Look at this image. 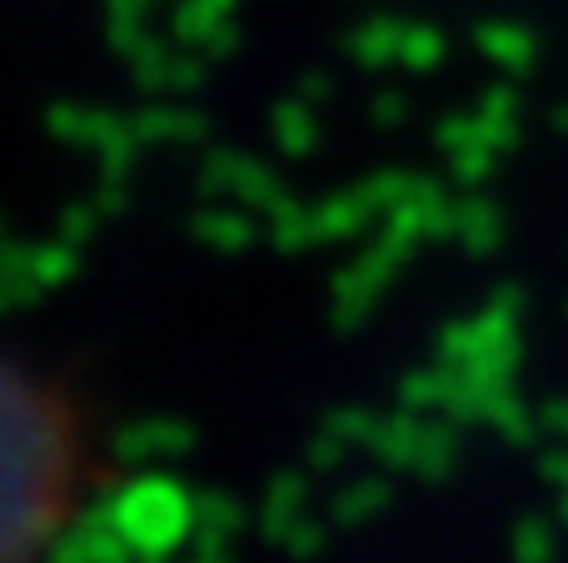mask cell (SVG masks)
I'll list each match as a JSON object with an SVG mask.
<instances>
[{
    "mask_svg": "<svg viewBox=\"0 0 568 563\" xmlns=\"http://www.w3.org/2000/svg\"><path fill=\"white\" fill-rule=\"evenodd\" d=\"M85 434L50 379L0 359V563H36L80 489Z\"/></svg>",
    "mask_w": 568,
    "mask_h": 563,
    "instance_id": "cell-1",
    "label": "cell"
}]
</instances>
